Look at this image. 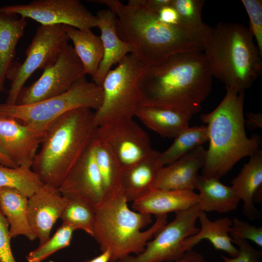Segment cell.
Wrapping results in <instances>:
<instances>
[{
  "mask_svg": "<svg viewBox=\"0 0 262 262\" xmlns=\"http://www.w3.org/2000/svg\"><path fill=\"white\" fill-rule=\"evenodd\" d=\"M111 254L109 250L102 251L98 256L91 260L86 261L84 262H110Z\"/></svg>",
  "mask_w": 262,
  "mask_h": 262,
  "instance_id": "obj_42",
  "label": "cell"
},
{
  "mask_svg": "<svg viewBox=\"0 0 262 262\" xmlns=\"http://www.w3.org/2000/svg\"><path fill=\"white\" fill-rule=\"evenodd\" d=\"M96 138L111 148L123 170L152 151L147 134L133 118L110 121L98 126Z\"/></svg>",
  "mask_w": 262,
  "mask_h": 262,
  "instance_id": "obj_13",
  "label": "cell"
},
{
  "mask_svg": "<svg viewBox=\"0 0 262 262\" xmlns=\"http://www.w3.org/2000/svg\"><path fill=\"white\" fill-rule=\"evenodd\" d=\"M95 139L58 188L67 199L83 200L96 207L104 200V196L96 161Z\"/></svg>",
  "mask_w": 262,
  "mask_h": 262,
  "instance_id": "obj_14",
  "label": "cell"
},
{
  "mask_svg": "<svg viewBox=\"0 0 262 262\" xmlns=\"http://www.w3.org/2000/svg\"><path fill=\"white\" fill-rule=\"evenodd\" d=\"M196 189L199 192L198 204L204 212H231L237 209L240 200L231 187L224 185L217 179L199 175Z\"/></svg>",
  "mask_w": 262,
  "mask_h": 262,
  "instance_id": "obj_26",
  "label": "cell"
},
{
  "mask_svg": "<svg viewBox=\"0 0 262 262\" xmlns=\"http://www.w3.org/2000/svg\"><path fill=\"white\" fill-rule=\"evenodd\" d=\"M90 1L107 5L116 16L119 37L129 44L134 54L145 66L158 64L180 53L203 51L210 26L191 28L161 21L158 13L149 9L145 0Z\"/></svg>",
  "mask_w": 262,
  "mask_h": 262,
  "instance_id": "obj_1",
  "label": "cell"
},
{
  "mask_svg": "<svg viewBox=\"0 0 262 262\" xmlns=\"http://www.w3.org/2000/svg\"><path fill=\"white\" fill-rule=\"evenodd\" d=\"M74 230L73 227L63 223L51 237L26 256L27 261L41 262L58 250L68 246Z\"/></svg>",
  "mask_w": 262,
  "mask_h": 262,
  "instance_id": "obj_32",
  "label": "cell"
},
{
  "mask_svg": "<svg viewBox=\"0 0 262 262\" xmlns=\"http://www.w3.org/2000/svg\"></svg>",
  "mask_w": 262,
  "mask_h": 262,
  "instance_id": "obj_44",
  "label": "cell"
},
{
  "mask_svg": "<svg viewBox=\"0 0 262 262\" xmlns=\"http://www.w3.org/2000/svg\"><path fill=\"white\" fill-rule=\"evenodd\" d=\"M175 262H207L203 256L196 251L191 250L186 252Z\"/></svg>",
  "mask_w": 262,
  "mask_h": 262,
  "instance_id": "obj_40",
  "label": "cell"
},
{
  "mask_svg": "<svg viewBox=\"0 0 262 262\" xmlns=\"http://www.w3.org/2000/svg\"><path fill=\"white\" fill-rule=\"evenodd\" d=\"M43 135L14 117L0 115V149L17 166L32 168Z\"/></svg>",
  "mask_w": 262,
  "mask_h": 262,
  "instance_id": "obj_15",
  "label": "cell"
},
{
  "mask_svg": "<svg viewBox=\"0 0 262 262\" xmlns=\"http://www.w3.org/2000/svg\"><path fill=\"white\" fill-rule=\"evenodd\" d=\"M207 150L202 146L175 162L162 167L152 188L194 191L196 189L198 171L206 160Z\"/></svg>",
  "mask_w": 262,
  "mask_h": 262,
  "instance_id": "obj_17",
  "label": "cell"
},
{
  "mask_svg": "<svg viewBox=\"0 0 262 262\" xmlns=\"http://www.w3.org/2000/svg\"><path fill=\"white\" fill-rule=\"evenodd\" d=\"M158 16L161 21L167 24L172 25L180 24L179 15L176 10L171 5L162 8L158 12Z\"/></svg>",
  "mask_w": 262,
  "mask_h": 262,
  "instance_id": "obj_38",
  "label": "cell"
},
{
  "mask_svg": "<svg viewBox=\"0 0 262 262\" xmlns=\"http://www.w3.org/2000/svg\"><path fill=\"white\" fill-rule=\"evenodd\" d=\"M145 66L130 53L107 74L101 86L102 102L95 112L98 126L113 120L134 117L139 106V82Z\"/></svg>",
  "mask_w": 262,
  "mask_h": 262,
  "instance_id": "obj_8",
  "label": "cell"
},
{
  "mask_svg": "<svg viewBox=\"0 0 262 262\" xmlns=\"http://www.w3.org/2000/svg\"><path fill=\"white\" fill-rule=\"evenodd\" d=\"M213 75L203 51L173 55L145 66L139 82V105L199 112L210 94Z\"/></svg>",
  "mask_w": 262,
  "mask_h": 262,
  "instance_id": "obj_2",
  "label": "cell"
},
{
  "mask_svg": "<svg viewBox=\"0 0 262 262\" xmlns=\"http://www.w3.org/2000/svg\"><path fill=\"white\" fill-rule=\"evenodd\" d=\"M160 152L153 149L145 158L123 171L121 191L128 202L153 188L160 169Z\"/></svg>",
  "mask_w": 262,
  "mask_h": 262,
  "instance_id": "obj_21",
  "label": "cell"
},
{
  "mask_svg": "<svg viewBox=\"0 0 262 262\" xmlns=\"http://www.w3.org/2000/svg\"><path fill=\"white\" fill-rule=\"evenodd\" d=\"M68 199L59 188L44 184L28 200V216L32 231L39 245L48 241L51 229L61 218Z\"/></svg>",
  "mask_w": 262,
  "mask_h": 262,
  "instance_id": "obj_16",
  "label": "cell"
},
{
  "mask_svg": "<svg viewBox=\"0 0 262 262\" xmlns=\"http://www.w3.org/2000/svg\"><path fill=\"white\" fill-rule=\"evenodd\" d=\"M44 184L31 167H11L0 164V188L15 189L29 198Z\"/></svg>",
  "mask_w": 262,
  "mask_h": 262,
  "instance_id": "obj_30",
  "label": "cell"
},
{
  "mask_svg": "<svg viewBox=\"0 0 262 262\" xmlns=\"http://www.w3.org/2000/svg\"><path fill=\"white\" fill-rule=\"evenodd\" d=\"M69 40L62 25H41L37 27L25 50L24 61L13 62L7 71L6 79L11 81V84L5 103L15 104L28 79L37 69H44L54 63Z\"/></svg>",
  "mask_w": 262,
  "mask_h": 262,
  "instance_id": "obj_9",
  "label": "cell"
},
{
  "mask_svg": "<svg viewBox=\"0 0 262 262\" xmlns=\"http://www.w3.org/2000/svg\"><path fill=\"white\" fill-rule=\"evenodd\" d=\"M63 28L73 43L74 51L80 60L85 74L93 77L102 59L103 49L100 36L91 29L81 30L62 25Z\"/></svg>",
  "mask_w": 262,
  "mask_h": 262,
  "instance_id": "obj_27",
  "label": "cell"
},
{
  "mask_svg": "<svg viewBox=\"0 0 262 262\" xmlns=\"http://www.w3.org/2000/svg\"><path fill=\"white\" fill-rule=\"evenodd\" d=\"M103 100L102 86L88 81L85 75L66 92L28 105L0 104V115L14 117L33 131L43 134L58 118L79 108L97 110Z\"/></svg>",
  "mask_w": 262,
  "mask_h": 262,
  "instance_id": "obj_7",
  "label": "cell"
},
{
  "mask_svg": "<svg viewBox=\"0 0 262 262\" xmlns=\"http://www.w3.org/2000/svg\"><path fill=\"white\" fill-rule=\"evenodd\" d=\"M28 197L15 189L0 188V210L9 224L10 237L23 235L30 241L36 237L28 216Z\"/></svg>",
  "mask_w": 262,
  "mask_h": 262,
  "instance_id": "obj_24",
  "label": "cell"
},
{
  "mask_svg": "<svg viewBox=\"0 0 262 262\" xmlns=\"http://www.w3.org/2000/svg\"><path fill=\"white\" fill-rule=\"evenodd\" d=\"M198 219L201 228L196 234L184 240L182 248L185 252L192 250L202 240L207 239L216 250L225 251L231 257L237 256L238 248L232 244V239L229 235L232 224L230 218L226 216L212 221L206 212L201 211Z\"/></svg>",
  "mask_w": 262,
  "mask_h": 262,
  "instance_id": "obj_22",
  "label": "cell"
},
{
  "mask_svg": "<svg viewBox=\"0 0 262 262\" xmlns=\"http://www.w3.org/2000/svg\"><path fill=\"white\" fill-rule=\"evenodd\" d=\"M41 76L20 91L15 104L28 105L61 94L85 75L82 65L68 44L54 63L46 67Z\"/></svg>",
  "mask_w": 262,
  "mask_h": 262,
  "instance_id": "obj_11",
  "label": "cell"
},
{
  "mask_svg": "<svg viewBox=\"0 0 262 262\" xmlns=\"http://www.w3.org/2000/svg\"><path fill=\"white\" fill-rule=\"evenodd\" d=\"M171 3L172 0H145L147 6L158 13L164 7L171 5Z\"/></svg>",
  "mask_w": 262,
  "mask_h": 262,
  "instance_id": "obj_41",
  "label": "cell"
},
{
  "mask_svg": "<svg viewBox=\"0 0 262 262\" xmlns=\"http://www.w3.org/2000/svg\"><path fill=\"white\" fill-rule=\"evenodd\" d=\"M249 19V30L262 53V1L242 0Z\"/></svg>",
  "mask_w": 262,
  "mask_h": 262,
  "instance_id": "obj_34",
  "label": "cell"
},
{
  "mask_svg": "<svg viewBox=\"0 0 262 262\" xmlns=\"http://www.w3.org/2000/svg\"><path fill=\"white\" fill-rule=\"evenodd\" d=\"M246 119H245V124L247 129L253 130L262 128V115L261 113H248L246 115Z\"/></svg>",
  "mask_w": 262,
  "mask_h": 262,
  "instance_id": "obj_39",
  "label": "cell"
},
{
  "mask_svg": "<svg viewBox=\"0 0 262 262\" xmlns=\"http://www.w3.org/2000/svg\"><path fill=\"white\" fill-rule=\"evenodd\" d=\"M27 18L0 12V92L4 89L6 74L16 55V45L23 36Z\"/></svg>",
  "mask_w": 262,
  "mask_h": 262,
  "instance_id": "obj_25",
  "label": "cell"
},
{
  "mask_svg": "<svg viewBox=\"0 0 262 262\" xmlns=\"http://www.w3.org/2000/svg\"><path fill=\"white\" fill-rule=\"evenodd\" d=\"M208 141L207 126L188 127L174 138L168 148L160 152L159 163L162 166L169 164Z\"/></svg>",
  "mask_w": 262,
  "mask_h": 262,
  "instance_id": "obj_29",
  "label": "cell"
},
{
  "mask_svg": "<svg viewBox=\"0 0 262 262\" xmlns=\"http://www.w3.org/2000/svg\"><path fill=\"white\" fill-rule=\"evenodd\" d=\"M127 203L121 193L94 207L93 237L101 251H110V262H117L131 253H141L149 240L167 223V214L157 215L153 225L141 231L151 222V214L132 211Z\"/></svg>",
  "mask_w": 262,
  "mask_h": 262,
  "instance_id": "obj_6",
  "label": "cell"
},
{
  "mask_svg": "<svg viewBox=\"0 0 262 262\" xmlns=\"http://www.w3.org/2000/svg\"><path fill=\"white\" fill-rule=\"evenodd\" d=\"M198 194L194 191L152 188L132 201L137 212L156 216L180 212L198 203Z\"/></svg>",
  "mask_w": 262,
  "mask_h": 262,
  "instance_id": "obj_19",
  "label": "cell"
},
{
  "mask_svg": "<svg viewBox=\"0 0 262 262\" xmlns=\"http://www.w3.org/2000/svg\"><path fill=\"white\" fill-rule=\"evenodd\" d=\"M229 231L230 236H236L253 241L262 247V228L251 225L237 217H234Z\"/></svg>",
  "mask_w": 262,
  "mask_h": 262,
  "instance_id": "obj_35",
  "label": "cell"
},
{
  "mask_svg": "<svg viewBox=\"0 0 262 262\" xmlns=\"http://www.w3.org/2000/svg\"><path fill=\"white\" fill-rule=\"evenodd\" d=\"M63 223L81 229L93 237L96 220L95 207L81 200L68 199L61 217Z\"/></svg>",
  "mask_w": 262,
  "mask_h": 262,
  "instance_id": "obj_31",
  "label": "cell"
},
{
  "mask_svg": "<svg viewBox=\"0 0 262 262\" xmlns=\"http://www.w3.org/2000/svg\"><path fill=\"white\" fill-rule=\"evenodd\" d=\"M98 127L91 109L63 114L44 132L32 169L44 184L58 188L95 138Z\"/></svg>",
  "mask_w": 262,
  "mask_h": 262,
  "instance_id": "obj_3",
  "label": "cell"
},
{
  "mask_svg": "<svg viewBox=\"0 0 262 262\" xmlns=\"http://www.w3.org/2000/svg\"><path fill=\"white\" fill-rule=\"evenodd\" d=\"M203 51L213 76L226 89L245 92L261 74L262 53L242 24L220 22L210 27Z\"/></svg>",
  "mask_w": 262,
  "mask_h": 262,
  "instance_id": "obj_5",
  "label": "cell"
},
{
  "mask_svg": "<svg viewBox=\"0 0 262 262\" xmlns=\"http://www.w3.org/2000/svg\"><path fill=\"white\" fill-rule=\"evenodd\" d=\"M134 116L164 138H175L189 127L192 115L175 109L138 106Z\"/></svg>",
  "mask_w": 262,
  "mask_h": 262,
  "instance_id": "obj_23",
  "label": "cell"
},
{
  "mask_svg": "<svg viewBox=\"0 0 262 262\" xmlns=\"http://www.w3.org/2000/svg\"><path fill=\"white\" fill-rule=\"evenodd\" d=\"M97 27L101 32L100 36L102 43L103 54L98 69L92 77V82L102 86L104 79L111 70L112 67L119 64L128 54L132 53L133 49L128 43L118 36L116 29V15L109 9L97 12Z\"/></svg>",
  "mask_w": 262,
  "mask_h": 262,
  "instance_id": "obj_18",
  "label": "cell"
},
{
  "mask_svg": "<svg viewBox=\"0 0 262 262\" xmlns=\"http://www.w3.org/2000/svg\"><path fill=\"white\" fill-rule=\"evenodd\" d=\"M9 224L0 210V262H16L13 254Z\"/></svg>",
  "mask_w": 262,
  "mask_h": 262,
  "instance_id": "obj_37",
  "label": "cell"
},
{
  "mask_svg": "<svg viewBox=\"0 0 262 262\" xmlns=\"http://www.w3.org/2000/svg\"><path fill=\"white\" fill-rule=\"evenodd\" d=\"M204 3L203 0H172L171 5L176 10L181 25L200 29L207 26L202 20Z\"/></svg>",
  "mask_w": 262,
  "mask_h": 262,
  "instance_id": "obj_33",
  "label": "cell"
},
{
  "mask_svg": "<svg viewBox=\"0 0 262 262\" xmlns=\"http://www.w3.org/2000/svg\"><path fill=\"white\" fill-rule=\"evenodd\" d=\"M220 104L211 112L203 114L207 124L209 146L202 176L220 179L241 159L260 149L257 135L247 137L244 115V91L226 89Z\"/></svg>",
  "mask_w": 262,
  "mask_h": 262,
  "instance_id": "obj_4",
  "label": "cell"
},
{
  "mask_svg": "<svg viewBox=\"0 0 262 262\" xmlns=\"http://www.w3.org/2000/svg\"><path fill=\"white\" fill-rule=\"evenodd\" d=\"M0 164L11 167L18 166L0 149Z\"/></svg>",
  "mask_w": 262,
  "mask_h": 262,
  "instance_id": "obj_43",
  "label": "cell"
},
{
  "mask_svg": "<svg viewBox=\"0 0 262 262\" xmlns=\"http://www.w3.org/2000/svg\"><path fill=\"white\" fill-rule=\"evenodd\" d=\"M232 242L238 246V254L235 257L222 255L224 262H260L262 251L255 249L248 242L236 236H230Z\"/></svg>",
  "mask_w": 262,
  "mask_h": 262,
  "instance_id": "obj_36",
  "label": "cell"
},
{
  "mask_svg": "<svg viewBox=\"0 0 262 262\" xmlns=\"http://www.w3.org/2000/svg\"><path fill=\"white\" fill-rule=\"evenodd\" d=\"M95 150L104 200L114 198L121 193L123 168L109 147L96 138Z\"/></svg>",
  "mask_w": 262,
  "mask_h": 262,
  "instance_id": "obj_28",
  "label": "cell"
},
{
  "mask_svg": "<svg viewBox=\"0 0 262 262\" xmlns=\"http://www.w3.org/2000/svg\"><path fill=\"white\" fill-rule=\"evenodd\" d=\"M0 12L32 19L42 25H66L81 30L97 27L98 21L79 0H35L0 7Z\"/></svg>",
  "mask_w": 262,
  "mask_h": 262,
  "instance_id": "obj_12",
  "label": "cell"
},
{
  "mask_svg": "<svg viewBox=\"0 0 262 262\" xmlns=\"http://www.w3.org/2000/svg\"><path fill=\"white\" fill-rule=\"evenodd\" d=\"M231 187L240 200L243 201V213L247 217L255 219L260 215L255 208L254 199H260L262 186V150H258L250 156L240 172L231 182Z\"/></svg>",
  "mask_w": 262,
  "mask_h": 262,
  "instance_id": "obj_20",
  "label": "cell"
},
{
  "mask_svg": "<svg viewBox=\"0 0 262 262\" xmlns=\"http://www.w3.org/2000/svg\"><path fill=\"white\" fill-rule=\"evenodd\" d=\"M202 211L198 204L176 213L174 220L165 225L148 241L144 250L135 256L128 255L117 262H169L175 261L186 252L182 248L184 240L196 234L198 215Z\"/></svg>",
  "mask_w": 262,
  "mask_h": 262,
  "instance_id": "obj_10",
  "label": "cell"
}]
</instances>
